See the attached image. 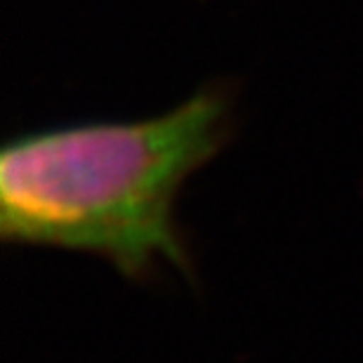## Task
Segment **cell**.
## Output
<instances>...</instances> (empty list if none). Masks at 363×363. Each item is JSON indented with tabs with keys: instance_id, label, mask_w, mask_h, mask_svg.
Instances as JSON below:
<instances>
[{
	"instance_id": "cell-1",
	"label": "cell",
	"mask_w": 363,
	"mask_h": 363,
	"mask_svg": "<svg viewBox=\"0 0 363 363\" xmlns=\"http://www.w3.org/2000/svg\"><path fill=\"white\" fill-rule=\"evenodd\" d=\"M231 106L227 83H206L151 118L10 137L0 151L3 243L88 252L135 283L149 281L158 262L194 279L175 203L229 142Z\"/></svg>"
}]
</instances>
